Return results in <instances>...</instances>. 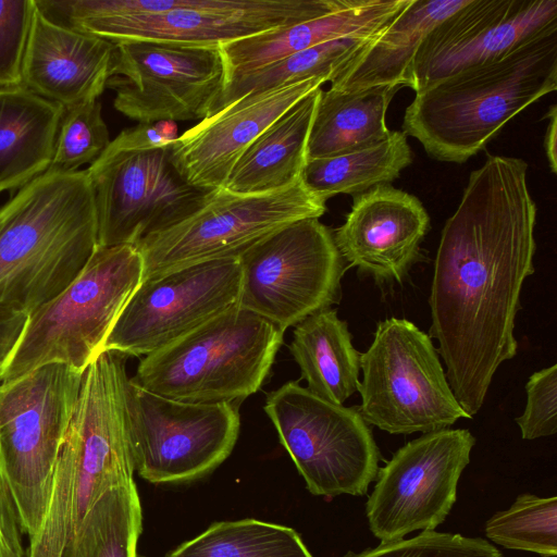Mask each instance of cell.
<instances>
[{
  "label": "cell",
  "mask_w": 557,
  "mask_h": 557,
  "mask_svg": "<svg viewBox=\"0 0 557 557\" xmlns=\"http://www.w3.org/2000/svg\"><path fill=\"white\" fill-rule=\"evenodd\" d=\"M343 557H504L493 544L482 537L458 533L422 531L411 539L381 543L360 553Z\"/></svg>",
  "instance_id": "34"
},
{
  "label": "cell",
  "mask_w": 557,
  "mask_h": 557,
  "mask_svg": "<svg viewBox=\"0 0 557 557\" xmlns=\"http://www.w3.org/2000/svg\"><path fill=\"white\" fill-rule=\"evenodd\" d=\"M126 357L103 350L84 371L81 391L55 461L49 510L72 531L107 491L134 482Z\"/></svg>",
  "instance_id": "7"
},
{
  "label": "cell",
  "mask_w": 557,
  "mask_h": 557,
  "mask_svg": "<svg viewBox=\"0 0 557 557\" xmlns=\"http://www.w3.org/2000/svg\"><path fill=\"white\" fill-rule=\"evenodd\" d=\"M238 306L284 332L341 299L346 270L331 231L318 218L293 222L239 257Z\"/></svg>",
  "instance_id": "12"
},
{
  "label": "cell",
  "mask_w": 557,
  "mask_h": 557,
  "mask_svg": "<svg viewBox=\"0 0 557 557\" xmlns=\"http://www.w3.org/2000/svg\"><path fill=\"white\" fill-rule=\"evenodd\" d=\"M141 522L135 482L111 488L88 510L61 557H137Z\"/></svg>",
  "instance_id": "30"
},
{
  "label": "cell",
  "mask_w": 557,
  "mask_h": 557,
  "mask_svg": "<svg viewBox=\"0 0 557 557\" xmlns=\"http://www.w3.org/2000/svg\"><path fill=\"white\" fill-rule=\"evenodd\" d=\"M557 25L556 0H469L438 23L419 46L411 89L493 61Z\"/></svg>",
  "instance_id": "18"
},
{
  "label": "cell",
  "mask_w": 557,
  "mask_h": 557,
  "mask_svg": "<svg viewBox=\"0 0 557 557\" xmlns=\"http://www.w3.org/2000/svg\"><path fill=\"white\" fill-rule=\"evenodd\" d=\"M339 0H35L50 22L108 39L221 46L334 10Z\"/></svg>",
  "instance_id": "4"
},
{
  "label": "cell",
  "mask_w": 557,
  "mask_h": 557,
  "mask_svg": "<svg viewBox=\"0 0 557 557\" xmlns=\"http://www.w3.org/2000/svg\"><path fill=\"white\" fill-rule=\"evenodd\" d=\"M110 141L98 100L64 108L48 171H78L98 159Z\"/></svg>",
  "instance_id": "33"
},
{
  "label": "cell",
  "mask_w": 557,
  "mask_h": 557,
  "mask_svg": "<svg viewBox=\"0 0 557 557\" xmlns=\"http://www.w3.org/2000/svg\"><path fill=\"white\" fill-rule=\"evenodd\" d=\"M527 406L516 418L523 440H535L557 432V366L533 373L527 385Z\"/></svg>",
  "instance_id": "36"
},
{
  "label": "cell",
  "mask_w": 557,
  "mask_h": 557,
  "mask_svg": "<svg viewBox=\"0 0 557 557\" xmlns=\"http://www.w3.org/2000/svg\"><path fill=\"white\" fill-rule=\"evenodd\" d=\"M469 0H409L331 82L350 91L380 86L411 88L414 54L426 35Z\"/></svg>",
  "instance_id": "23"
},
{
  "label": "cell",
  "mask_w": 557,
  "mask_h": 557,
  "mask_svg": "<svg viewBox=\"0 0 557 557\" xmlns=\"http://www.w3.org/2000/svg\"><path fill=\"white\" fill-rule=\"evenodd\" d=\"M284 331L238 305L144 357L131 381L193 404L240 403L268 376Z\"/></svg>",
  "instance_id": "5"
},
{
  "label": "cell",
  "mask_w": 557,
  "mask_h": 557,
  "mask_svg": "<svg viewBox=\"0 0 557 557\" xmlns=\"http://www.w3.org/2000/svg\"><path fill=\"white\" fill-rule=\"evenodd\" d=\"M18 511L0 471V557H27Z\"/></svg>",
  "instance_id": "38"
},
{
  "label": "cell",
  "mask_w": 557,
  "mask_h": 557,
  "mask_svg": "<svg viewBox=\"0 0 557 557\" xmlns=\"http://www.w3.org/2000/svg\"><path fill=\"white\" fill-rule=\"evenodd\" d=\"M293 334L289 350L306 388L323 400L343 405L360 385V354L351 344L347 322L326 308L296 324Z\"/></svg>",
  "instance_id": "26"
},
{
  "label": "cell",
  "mask_w": 557,
  "mask_h": 557,
  "mask_svg": "<svg viewBox=\"0 0 557 557\" xmlns=\"http://www.w3.org/2000/svg\"><path fill=\"white\" fill-rule=\"evenodd\" d=\"M63 112L24 85L0 88V193L48 171Z\"/></svg>",
  "instance_id": "24"
},
{
  "label": "cell",
  "mask_w": 557,
  "mask_h": 557,
  "mask_svg": "<svg viewBox=\"0 0 557 557\" xmlns=\"http://www.w3.org/2000/svg\"><path fill=\"white\" fill-rule=\"evenodd\" d=\"M172 144L145 150H120L109 144L86 170L98 246H136L184 221L208 200L212 190L188 184L174 166Z\"/></svg>",
  "instance_id": "14"
},
{
  "label": "cell",
  "mask_w": 557,
  "mask_h": 557,
  "mask_svg": "<svg viewBox=\"0 0 557 557\" xmlns=\"http://www.w3.org/2000/svg\"><path fill=\"white\" fill-rule=\"evenodd\" d=\"M143 275L144 261L136 246H97L79 274L29 313L23 335L0 373V384L49 363L84 372L102 352Z\"/></svg>",
  "instance_id": "6"
},
{
  "label": "cell",
  "mask_w": 557,
  "mask_h": 557,
  "mask_svg": "<svg viewBox=\"0 0 557 557\" xmlns=\"http://www.w3.org/2000/svg\"><path fill=\"white\" fill-rule=\"evenodd\" d=\"M485 535L508 549L555 557L557 497L519 495L508 509L495 512L486 521Z\"/></svg>",
  "instance_id": "32"
},
{
  "label": "cell",
  "mask_w": 557,
  "mask_h": 557,
  "mask_svg": "<svg viewBox=\"0 0 557 557\" xmlns=\"http://www.w3.org/2000/svg\"><path fill=\"white\" fill-rule=\"evenodd\" d=\"M35 0H0V88L22 84Z\"/></svg>",
  "instance_id": "35"
},
{
  "label": "cell",
  "mask_w": 557,
  "mask_h": 557,
  "mask_svg": "<svg viewBox=\"0 0 557 557\" xmlns=\"http://www.w3.org/2000/svg\"><path fill=\"white\" fill-rule=\"evenodd\" d=\"M263 409L311 494L367 493L380 451L358 409L331 404L292 381L269 393Z\"/></svg>",
  "instance_id": "11"
},
{
  "label": "cell",
  "mask_w": 557,
  "mask_h": 557,
  "mask_svg": "<svg viewBox=\"0 0 557 557\" xmlns=\"http://www.w3.org/2000/svg\"><path fill=\"white\" fill-rule=\"evenodd\" d=\"M430 216L413 195L389 184L354 196L350 212L333 234L344 259L376 284L401 283L420 257Z\"/></svg>",
  "instance_id": "20"
},
{
  "label": "cell",
  "mask_w": 557,
  "mask_h": 557,
  "mask_svg": "<svg viewBox=\"0 0 557 557\" xmlns=\"http://www.w3.org/2000/svg\"><path fill=\"white\" fill-rule=\"evenodd\" d=\"M321 90L318 87L306 95L258 136L234 165L224 189L238 195L265 194L301 177Z\"/></svg>",
  "instance_id": "25"
},
{
  "label": "cell",
  "mask_w": 557,
  "mask_h": 557,
  "mask_svg": "<svg viewBox=\"0 0 557 557\" xmlns=\"http://www.w3.org/2000/svg\"><path fill=\"white\" fill-rule=\"evenodd\" d=\"M238 405L178 401L128 379L127 423L135 471L151 483L188 482L211 472L237 441Z\"/></svg>",
  "instance_id": "13"
},
{
  "label": "cell",
  "mask_w": 557,
  "mask_h": 557,
  "mask_svg": "<svg viewBox=\"0 0 557 557\" xmlns=\"http://www.w3.org/2000/svg\"><path fill=\"white\" fill-rule=\"evenodd\" d=\"M28 317L24 311L0 309V373L21 339Z\"/></svg>",
  "instance_id": "39"
},
{
  "label": "cell",
  "mask_w": 557,
  "mask_h": 557,
  "mask_svg": "<svg viewBox=\"0 0 557 557\" xmlns=\"http://www.w3.org/2000/svg\"><path fill=\"white\" fill-rule=\"evenodd\" d=\"M400 86L321 90L307 146V160L332 157L386 139V111Z\"/></svg>",
  "instance_id": "27"
},
{
  "label": "cell",
  "mask_w": 557,
  "mask_h": 557,
  "mask_svg": "<svg viewBox=\"0 0 557 557\" xmlns=\"http://www.w3.org/2000/svg\"><path fill=\"white\" fill-rule=\"evenodd\" d=\"M325 211V201L301 177L265 194L212 190L190 216L136 245L144 261L143 280L200 262L237 258L273 232L298 220L319 219Z\"/></svg>",
  "instance_id": "10"
},
{
  "label": "cell",
  "mask_w": 557,
  "mask_h": 557,
  "mask_svg": "<svg viewBox=\"0 0 557 557\" xmlns=\"http://www.w3.org/2000/svg\"><path fill=\"white\" fill-rule=\"evenodd\" d=\"M527 173L520 158L488 154L470 173L436 252L430 334L470 417L483 406L500 363L517 354L515 319L536 250L537 208Z\"/></svg>",
  "instance_id": "1"
},
{
  "label": "cell",
  "mask_w": 557,
  "mask_h": 557,
  "mask_svg": "<svg viewBox=\"0 0 557 557\" xmlns=\"http://www.w3.org/2000/svg\"><path fill=\"white\" fill-rule=\"evenodd\" d=\"M557 89V25L493 61L416 92L403 133L442 162L465 163L517 114Z\"/></svg>",
  "instance_id": "2"
},
{
  "label": "cell",
  "mask_w": 557,
  "mask_h": 557,
  "mask_svg": "<svg viewBox=\"0 0 557 557\" xmlns=\"http://www.w3.org/2000/svg\"><path fill=\"white\" fill-rule=\"evenodd\" d=\"M408 2L339 0L323 15L221 45L227 75L261 67L325 41L375 33Z\"/></svg>",
  "instance_id": "22"
},
{
  "label": "cell",
  "mask_w": 557,
  "mask_h": 557,
  "mask_svg": "<svg viewBox=\"0 0 557 557\" xmlns=\"http://www.w3.org/2000/svg\"><path fill=\"white\" fill-rule=\"evenodd\" d=\"M115 44L108 87L114 108L138 123L193 121L209 116L226 83L220 46L154 40Z\"/></svg>",
  "instance_id": "15"
},
{
  "label": "cell",
  "mask_w": 557,
  "mask_h": 557,
  "mask_svg": "<svg viewBox=\"0 0 557 557\" xmlns=\"http://www.w3.org/2000/svg\"><path fill=\"white\" fill-rule=\"evenodd\" d=\"M324 83L309 78L238 99L176 138L171 153L174 166L197 188H223L234 165L258 136Z\"/></svg>",
  "instance_id": "19"
},
{
  "label": "cell",
  "mask_w": 557,
  "mask_h": 557,
  "mask_svg": "<svg viewBox=\"0 0 557 557\" xmlns=\"http://www.w3.org/2000/svg\"><path fill=\"white\" fill-rule=\"evenodd\" d=\"M83 374L67 364L49 363L0 384V471L28 539L46 512Z\"/></svg>",
  "instance_id": "8"
},
{
  "label": "cell",
  "mask_w": 557,
  "mask_h": 557,
  "mask_svg": "<svg viewBox=\"0 0 557 557\" xmlns=\"http://www.w3.org/2000/svg\"><path fill=\"white\" fill-rule=\"evenodd\" d=\"M97 246L86 170L37 176L0 207V309L32 313L79 274Z\"/></svg>",
  "instance_id": "3"
},
{
  "label": "cell",
  "mask_w": 557,
  "mask_h": 557,
  "mask_svg": "<svg viewBox=\"0 0 557 557\" xmlns=\"http://www.w3.org/2000/svg\"><path fill=\"white\" fill-rule=\"evenodd\" d=\"M115 44L59 26L35 9L22 84L63 108L98 100L114 65Z\"/></svg>",
  "instance_id": "21"
},
{
  "label": "cell",
  "mask_w": 557,
  "mask_h": 557,
  "mask_svg": "<svg viewBox=\"0 0 557 557\" xmlns=\"http://www.w3.org/2000/svg\"><path fill=\"white\" fill-rule=\"evenodd\" d=\"M375 33L333 39L261 67L228 74L222 92L211 107L209 116L247 95L262 92L289 83L309 78H321L325 83H331Z\"/></svg>",
  "instance_id": "29"
},
{
  "label": "cell",
  "mask_w": 557,
  "mask_h": 557,
  "mask_svg": "<svg viewBox=\"0 0 557 557\" xmlns=\"http://www.w3.org/2000/svg\"><path fill=\"white\" fill-rule=\"evenodd\" d=\"M165 557H312V555L294 529L257 519H243L213 523Z\"/></svg>",
  "instance_id": "31"
},
{
  "label": "cell",
  "mask_w": 557,
  "mask_h": 557,
  "mask_svg": "<svg viewBox=\"0 0 557 557\" xmlns=\"http://www.w3.org/2000/svg\"><path fill=\"white\" fill-rule=\"evenodd\" d=\"M475 438L467 429L424 433L379 468L366 504L372 534L381 543L432 531L449 515Z\"/></svg>",
  "instance_id": "16"
},
{
  "label": "cell",
  "mask_w": 557,
  "mask_h": 557,
  "mask_svg": "<svg viewBox=\"0 0 557 557\" xmlns=\"http://www.w3.org/2000/svg\"><path fill=\"white\" fill-rule=\"evenodd\" d=\"M239 288L238 257L200 262L143 280L103 350L146 357L236 306Z\"/></svg>",
  "instance_id": "17"
},
{
  "label": "cell",
  "mask_w": 557,
  "mask_h": 557,
  "mask_svg": "<svg viewBox=\"0 0 557 557\" xmlns=\"http://www.w3.org/2000/svg\"><path fill=\"white\" fill-rule=\"evenodd\" d=\"M548 125L544 137V149L548 160V165L553 174L557 173L556 160V138H557V108L553 104L546 113Z\"/></svg>",
  "instance_id": "40"
},
{
  "label": "cell",
  "mask_w": 557,
  "mask_h": 557,
  "mask_svg": "<svg viewBox=\"0 0 557 557\" xmlns=\"http://www.w3.org/2000/svg\"><path fill=\"white\" fill-rule=\"evenodd\" d=\"M413 153L401 131L369 147L308 159L301 173L305 185L325 202L336 195L357 196L386 185L412 163Z\"/></svg>",
  "instance_id": "28"
},
{
  "label": "cell",
  "mask_w": 557,
  "mask_h": 557,
  "mask_svg": "<svg viewBox=\"0 0 557 557\" xmlns=\"http://www.w3.org/2000/svg\"><path fill=\"white\" fill-rule=\"evenodd\" d=\"M177 137L175 122L138 123L122 131L110 141V146L120 150H145L170 145Z\"/></svg>",
  "instance_id": "37"
},
{
  "label": "cell",
  "mask_w": 557,
  "mask_h": 557,
  "mask_svg": "<svg viewBox=\"0 0 557 557\" xmlns=\"http://www.w3.org/2000/svg\"><path fill=\"white\" fill-rule=\"evenodd\" d=\"M360 369L358 411L382 431L424 434L472 418L455 398L430 335L406 319L379 322Z\"/></svg>",
  "instance_id": "9"
}]
</instances>
